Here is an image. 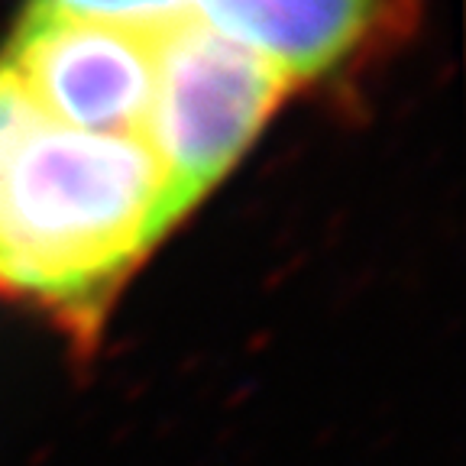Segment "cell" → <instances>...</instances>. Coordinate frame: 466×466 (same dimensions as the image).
Returning <instances> with one entry per match:
<instances>
[{"mask_svg": "<svg viewBox=\"0 0 466 466\" xmlns=\"http://www.w3.org/2000/svg\"><path fill=\"white\" fill-rule=\"evenodd\" d=\"M185 211L143 139L62 124L0 66V299L46 314L87 357Z\"/></svg>", "mask_w": 466, "mask_h": 466, "instance_id": "6da1fadb", "label": "cell"}, {"mask_svg": "<svg viewBox=\"0 0 466 466\" xmlns=\"http://www.w3.org/2000/svg\"><path fill=\"white\" fill-rule=\"evenodd\" d=\"M153 43L156 97L146 146L191 211L269 124L291 78L198 10L159 26Z\"/></svg>", "mask_w": 466, "mask_h": 466, "instance_id": "7a4b0ae2", "label": "cell"}, {"mask_svg": "<svg viewBox=\"0 0 466 466\" xmlns=\"http://www.w3.org/2000/svg\"><path fill=\"white\" fill-rule=\"evenodd\" d=\"M153 33L29 4L0 66L62 124L146 143L156 97Z\"/></svg>", "mask_w": 466, "mask_h": 466, "instance_id": "3957f363", "label": "cell"}, {"mask_svg": "<svg viewBox=\"0 0 466 466\" xmlns=\"http://www.w3.org/2000/svg\"><path fill=\"white\" fill-rule=\"evenodd\" d=\"M204 20L291 81L337 66L372 14V0H195Z\"/></svg>", "mask_w": 466, "mask_h": 466, "instance_id": "277c9868", "label": "cell"}, {"mask_svg": "<svg viewBox=\"0 0 466 466\" xmlns=\"http://www.w3.org/2000/svg\"><path fill=\"white\" fill-rule=\"evenodd\" d=\"M33 4L133 29H159L178 16L195 14V0H33Z\"/></svg>", "mask_w": 466, "mask_h": 466, "instance_id": "5b68a950", "label": "cell"}]
</instances>
